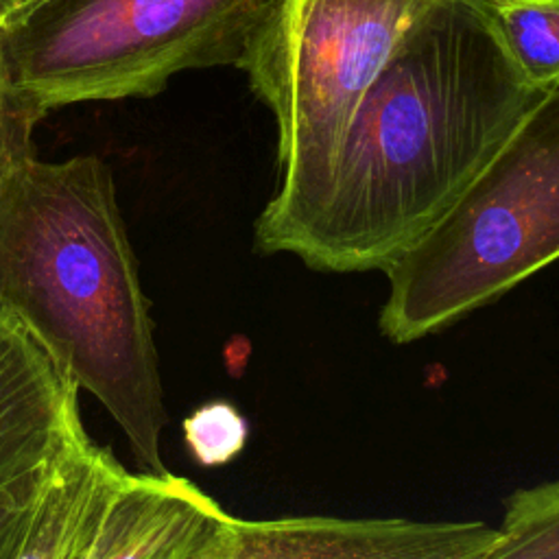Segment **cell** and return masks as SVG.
<instances>
[{
	"label": "cell",
	"instance_id": "6da1fadb",
	"mask_svg": "<svg viewBox=\"0 0 559 559\" xmlns=\"http://www.w3.org/2000/svg\"><path fill=\"white\" fill-rule=\"evenodd\" d=\"M542 94L478 0H435L365 90L312 192L253 234L255 249L325 273L384 271Z\"/></svg>",
	"mask_w": 559,
	"mask_h": 559
},
{
	"label": "cell",
	"instance_id": "7a4b0ae2",
	"mask_svg": "<svg viewBox=\"0 0 559 559\" xmlns=\"http://www.w3.org/2000/svg\"><path fill=\"white\" fill-rule=\"evenodd\" d=\"M0 310L109 411L144 469L168 472L153 321L100 157L33 155L2 173Z\"/></svg>",
	"mask_w": 559,
	"mask_h": 559
},
{
	"label": "cell",
	"instance_id": "3957f363",
	"mask_svg": "<svg viewBox=\"0 0 559 559\" xmlns=\"http://www.w3.org/2000/svg\"><path fill=\"white\" fill-rule=\"evenodd\" d=\"M559 260V81L528 107L448 212L382 273L378 328L413 343Z\"/></svg>",
	"mask_w": 559,
	"mask_h": 559
},
{
	"label": "cell",
	"instance_id": "277c9868",
	"mask_svg": "<svg viewBox=\"0 0 559 559\" xmlns=\"http://www.w3.org/2000/svg\"><path fill=\"white\" fill-rule=\"evenodd\" d=\"M277 0H44L2 28L15 94L39 116L159 94L183 70L240 66Z\"/></svg>",
	"mask_w": 559,
	"mask_h": 559
},
{
	"label": "cell",
	"instance_id": "5b68a950",
	"mask_svg": "<svg viewBox=\"0 0 559 559\" xmlns=\"http://www.w3.org/2000/svg\"><path fill=\"white\" fill-rule=\"evenodd\" d=\"M432 2L277 0L238 66L277 127L280 183L253 234L306 201L365 90Z\"/></svg>",
	"mask_w": 559,
	"mask_h": 559
},
{
	"label": "cell",
	"instance_id": "8992f818",
	"mask_svg": "<svg viewBox=\"0 0 559 559\" xmlns=\"http://www.w3.org/2000/svg\"><path fill=\"white\" fill-rule=\"evenodd\" d=\"M498 526L402 518H234L225 559H489Z\"/></svg>",
	"mask_w": 559,
	"mask_h": 559
},
{
	"label": "cell",
	"instance_id": "52a82bcc",
	"mask_svg": "<svg viewBox=\"0 0 559 559\" xmlns=\"http://www.w3.org/2000/svg\"><path fill=\"white\" fill-rule=\"evenodd\" d=\"M234 515L188 478L122 472L90 559H225Z\"/></svg>",
	"mask_w": 559,
	"mask_h": 559
},
{
	"label": "cell",
	"instance_id": "ba28073f",
	"mask_svg": "<svg viewBox=\"0 0 559 559\" xmlns=\"http://www.w3.org/2000/svg\"><path fill=\"white\" fill-rule=\"evenodd\" d=\"M79 428V386L0 310V491L44 467Z\"/></svg>",
	"mask_w": 559,
	"mask_h": 559
},
{
	"label": "cell",
	"instance_id": "9c48e42d",
	"mask_svg": "<svg viewBox=\"0 0 559 559\" xmlns=\"http://www.w3.org/2000/svg\"><path fill=\"white\" fill-rule=\"evenodd\" d=\"M122 472L111 450L96 445L79 428L37 485L20 559H90Z\"/></svg>",
	"mask_w": 559,
	"mask_h": 559
},
{
	"label": "cell",
	"instance_id": "30bf717a",
	"mask_svg": "<svg viewBox=\"0 0 559 559\" xmlns=\"http://www.w3.org/2000/svg\"><path fill=\"white\" fill-rule=\"evenodd\" d=\"M507 52L537 87L559 81V0H478Z\"/></svg>",
	"mask_w": 559,
	"mask_h": 559
},
{
	"label": "cell",
	"instance_id": "8fae6325",
	"mask_svg": "<svg viewBox=\"0 0 559 559\" xmlns=\"http://www.w3.org/2000/svg\"><path fill=\"white\" fill-rule=\"evenodd\" d=\"M559 559V478L504 498L489 559Z\"/></svg>",
	"mask_w": 559,
	"mask_h": 559
},
{
	"label": "cell",
	"instance_id": "7c38bea8",
	"mask_svg": "<svg viewBox=\"0 0 559 559\" xmlns=\"http://www.w3.org/2000/svg\"><path fill=\"white\" fill-rule=\"evenodd\" d=\"M249 437L245 415L227 400L201 404L183 419V441L197 463L225 465L236 459Z\"/></svg>",
	"mask_w": 559,
	"mask_h": 559
},
{
	"label": "cell",
	"instance_id": "4fadbf2b",
	"mask_svg": "<svg viewBox=\"0 0 559 559\" xmlns=\"http://www.w3.org/2000/svg\"><path fill=\"white\" fill-rule=\"evenodd\" d=\"M41 118L15 94L4 57H2V28H0V177L13 164L33 157V131Z\"/></svg>",
	"mask_w": 559,
	"mask_h": 559
},
{
	"label": "cell",
	"instance_id": "5bb4252c",
	"mask_svg": "<svg viewBox=\"0 0 559 559\" xmlns=\"http://www.w3.org/2000/svg\"><path fill=\"white\" fill-rule=\"evenodd\" d=\"M44 0H0V28L22 20L31 9Z\"/></svg>",
	"mask_w": 559,
	"mask_h": 559
}]
</instances>
